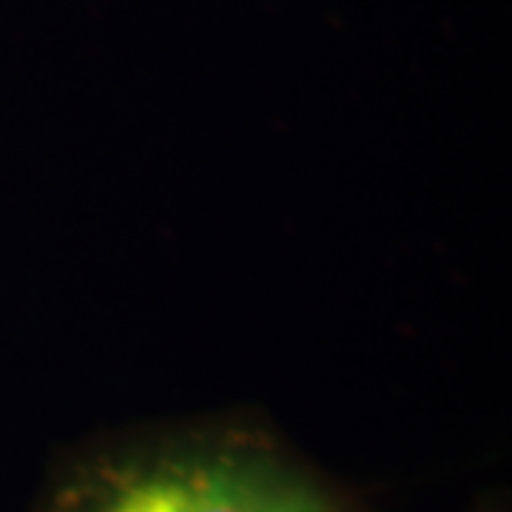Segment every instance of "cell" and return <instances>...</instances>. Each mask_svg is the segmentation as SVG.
I'll use <instances>...</instances> for the list:
<instances>
[{
  "instance_id": "obj_1",
  "label": "cell",
  "mask_w": 512,
  "mask_h": 512,
  "mask_svg": "<svg viewBox=\"0 0 512 512\" xmlns=\"http://www.w3.org/2000/svg\"><path fill=\"white\" fill-rule=\"evenodd\" d=\"M35 512H379L274 430L205 421L74 450Z\"/></svg>"
}]
</instances>
